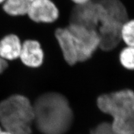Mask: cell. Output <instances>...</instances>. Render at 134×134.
<instances>
[{"instance_id":"cell-17","label":"cell","mask_w":134,"mask_h":134,"mask_svg":"<svg viewBox=\"0 0 134 134\" xmlns=\"http://www.w3.org/2000/svg\"><path fill=\"white\" fill-rule=\"evenodd\" d=\"M6 1V0H0V3H4Z\"/></svg>"},{"instance_id":"cell-11","label":"cell","mask_w":134,"mask_h":134,"mask_svg":"<svg viewBox=\"0 0 134 134\" xmlns=\"http://www.w3.org/2000/svg\"><path fill=\"white\" fill-rule=\"evenodd\" d=\"M118 60L122 68L129 71H133L134 47L124 46L119 52Z\"/></svg>"},{"instance_id":"cell-5","label":"cell","mask_w":134,"mask_h":134,"mask_svg":"<svg viewBox=\"0 0 134 134\" xmlns=\"http://www.w3.org/2000/svg\"><path fill=\"white\" fill-rule=\"evenodd\" d=\"M106 15L107 11L102 4L92 0L83 5H73L68 16V24L76 23L97 30Z\"/></svg>"},{"instance_id":"cell-9","label":"cell","mask_w":134,"mask_h":134,"mask_svg":"<svg viewBox=\"0 0 134 134\" xmlns=\"http://www.w3.org/2000/svg\"><path fill=\"white\" fill-rule=\"evenodd\" d=\"M19 37L15 34H9L0 40V58L7 60L19 58L22 48Z\"/></svg>"},{"instance_id":"cell-15","label":"cell","mask_w":134,"mask_h":134,"mask_svg":"<svg viewBox=\"0 0 134 134\" xmlns=\"http://www.w3.org/2000/svg\"><path fill=\"white\" fill-rule=\"evenodd\" d=\"M7 66L8 64L7 61L3 60L2 58H0V74L3 73L6 69Z\"/></svg>"},{"instance_id":"cell-8","label":"cell","mask_w":134,"mask_h":134,"mask_svg":"<svg viewBox=\"0 0 134 134\" xmlns=\"http://www.w3.org/2000/svg\"><path fill=\"white\" fill-rule=\"evenodd\" d=\"M44 54L38 41L27 40L22 44L19 58L23 63L30 68H37L43 63Z\"/></svg>"},{"instance_id":"cell-6","label":"cell","mask_w":134,"mask_h":134,"mask_svg":"<svg viewBox=\"0 0 134 134\" xmlns=\"http://www.w3.org/2000/svg\"><path fill=\"white\" fill-rule=\"evenodd\" d=\"M27 15L36 23H53L59 18L60 11L52 0H35L31 2Z\"/></svg>"},{"instance_id":"cell-2","label":"cell","mask_w":134,"mask_h":134,"mask_svg":"<svg viewBox=\"0 0 134 134\" xmlns=\"http://www.w3.org/2000/svg\"><path fill=\"white\" fill-rule=\"evenodd\" d=\"M98 108L112 117L111 127L119 134H134V92L123 90L99 96Z\"/></svg>"},{"instance_id":"cell-1","label":"cell","mask_w":134,"mask_h":134,"mask_svg":"<svg viewBox=\"0 0 134 134\" xmlns=\"http://www.w3.org/2000/svg\"><path fill=\"white\" fill-rule=\"evenodd\" d=\"M32 104L34 122L43 134H64L72 126L73 112L63 94L48 92L40 96Z\"/></svg>"},{"instance_id":"cell-10","label":"cell","mask_w":134,"mask_h":134,"mask_svg":"<svg viewBox=\"0 0 134 134\" xmlns=\"http://www.w3.org/2000/svg\"><path fill=\"white\" fill-rule=\"evenodd\" d=\"M30 3V0H6L3 3V9L12 16H24L27 14Z\"/></svg>"},{"instance_id":"cell-12","label":"cell","mask_w":134,"mask_h":134,"mask_svg":"<svg viewBox=\"0 0 134 134\" xmlns=\"http://www.w3.org/2000/svg\"><path fill=\"white\" fill-rule=\"evenodd\" d=\"M120 34L125 46L134 47V19H129L122 24Z\"/></svg>"},{"instance_id":"cell-7","label":"cell","mask_w":134,"mask_h":134,"mask_svg":"<svg viewBox=\"0 0 134 134\" xmlns=\"http://www.w3.org/2000/svg\"><path fill=\"white\" fill-rule=\"evenodd\" d=\"M54 35L65 62L70 66L77 65L79 61L77 45L68 29L66 26L58 27Z\"/></svg>"},{"instance_id":"cell-16","label":"cell","mask_w":134,"mask_h":134,"mask_svg":"<svg viewBox=\"0 0 134 134\" xmlns=\"http://www.w3.org/2000/svg\"><path fill=\"white\" fill-rule=\"evenodd\" d=\"M0 134H11L9 132H8L6 130L3 128H1L0 127Z\"/></svg>"},{"instance_id":"cell-3","label":"cell","mask_w":134,"mask_h":134,"mask_svg":"<svg viewBox=\"0 0 134 134\" xmlns=\"http://www.w3.org/2000/svg\"><path fill=\"white\" fill-rule=\"evenodd\" d=\"M34 122L33 104L27 97L15 94L0 102V123L11 134H31Z\"/></svg>"},{"instance_id":"cell-13","label":"cell","mask_w":134,"mask_h":134,"mask_svg":"<svg viewBox=\"0 0 134 134\" xmlns=\"http://www.w3.org/2000/svg\"><path fill=\"white\" fill-rule=\"evenodd\" d=\"M91 134H119L115 132L111 124L102 122L95 127L91 132Z\"/></svg>"},{"instance_id":"cell-4","label":"cell","mask_w":134,"mask_h":134,"mask_svg":"<svg viewBox=\"0 0 134 134\" xmlns=\"http://www.w3.org/2000/svg\"><path fill=\"white\" fill-rule=\"evenodd\" d=\"M66 26L76 44L79 63L90 60L99 49L100 38L97 31L76 23H69Z\"/></svg>"},{"instance_id":"cell-14","label":"cell","mask_w":134,"mask_h":134,"mask_svg":"<svg viewBox=\"0 0 134 134\" xmlns=\"http://www.w3.org/2000/svg\"><path fill=\"white\" fill-rule=\"evenodd\" d=\"M92 0H70L74 5L81 6L85 5V4L91 2Z\"/></svg>"},{"instance_id":"cell-18","label":"cell","mask_w":134,"mask_h":134,"mask_svg":"<svg viewBox=\"0 0 134 134\" xmlns=\"http://www.w3.org/2000/svg\"><path fill=\"white\" fill-rule=\"evenodd\" d=\"M30 1L31 2H32V1H35V0H30Z\"/></svg>"}]
</instances>
